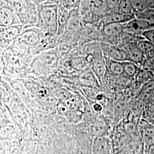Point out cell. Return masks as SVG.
<instances>
[{"instance_id": "obj_1", "label": "cell", "mask_w": 154, "mask_h": 154, "mask_svg": "<svg viewBox=\"0 0 154 154\" xmlns=\"http://www.w3.org/2000/svg\"><path fill=\"white\" fill-rule=\"evenodd\" d=\"M1 1L14 11L24 28L37 24L38 21L37 6L31 0Z\"/></svg>"}, {"instance_id": "obj_2", "label": "cell", "mask_w": 154, "mask_h": 154, "mask_svg": "<svg viewBox=\"0 0 154 154\" xmlns=\"http://www.w3.org/2000/svg\"><path fill=\"white\" fill-rule=\"evenodd\" d=\"M37 9L38 21L36 26L48 36L57 35L58 6L42 4L37 6Z\"/></svg>"}, {"instance_id": "obj_3", "label": "cell", "mask_w": 154, "mask_h": 154, "mask_svg": "<svg viewBox=\"0 0 154 154\" xmlns=\"http://www.w3.org/2000/svg\"><path fill=\"white\" fill-rule=\"evenodd\" d=\"M18 24L21 23L14 11L6 4L1 5L0 8L1 28H7Z\"/></svg>"}, {"instance_id": "obj_4", "label": "cell", "mask_w": 154, "mask_h": 154, "mask_svg": "<svg viewBox=\"0 0 154 154\" xmlns=\"http://www.w3.org/2000/svg\"><path fill=\"white\" fill-rule=\"evenodd\" d=\"M93 55L94 59L91 63V68L98 79L99 81L100 82L102 79L105 76L107 69L106 60L105 59L102 50L98 51Z\"/></svg>"}, {"instance_id": "obj_5", "label": "cell", "mask_w": 154, "mask_h": 154, "mask_svg": "<svg viewBox=\"0 0 154 154\" xmlns=\"http://www.w3.org/2000/svg\"><path fill=\"white\" fill-rule=\"evenodd\" d=\"M39 32L36 28L30 26L25 27L21 35L18 38L20 42L23 44L32 46L37 44L40 39Z\"/></svg>"}, {"instance_id": "obj_6", "label": "cell", "mask_w": 154, "mask_h": 154, "mask_svg": "<svg viewBox=\"0 0 154 154\" xmlns=\"http://www.w3.org/2000/svg\"><path fill=\"white\" fill-rule=\"evenodd\" d=\"M84 25L79 9L72 10L70 11V17L66 33H78L81 32Z\"/></svg>"}, {"instance_id": "obj_7", "label": "cell", "mask_w": 154, "mask_h": 154, "mask_svg": "<svg viewBox=\"0 0 154 154\" xmlns=\"http://www.w3.org/2000/svg\"><path fill=\"white\" fill-rule=\"evenodd\" d=\"M125 29H127L130 32L143 33L146 31L154 29V23L135 17L129 22L125 23Z\"/></svg>"}, {"instance_id": "obj_8", "label": "cell", "mask_w": 154, "mask_h": 154, "mask_svg": "<svg viewBox=\"0 0 154 154\" xmlns=\"http://www.w3.org/2000/svg\"><path fill=\"white\" fill-rule=\"evenodd\" d=\"M135 17H134L127 16L124 15L118 11H111L108 12L105 16L99 22L100 27L103 25L110 23H126L129 22Z\"/></svg>"}, {"instance_id": "obj_9", "label": "cell", "mask_w": 154, "mask_h": 154, "mask_svg": "<svg viewBox=\"0 0 154 154\" xmlns=\"http://www.w3.org/2000/svg\"><path fill=\"white\" fill-rule=\"evenodd\" d=\"M104 52L108 58L114 61L124 62L129 61L128 55L126 50L121 49L114 46L105 45L102 48Z\"/></svg>"}, {"instance_id": "obj_10", "label": "cell", "mask_w": 154, "mask_h": 154, "mask_svg": "<svg viewBox=\"0 0 154 154\" xmlns=\"http://www.w3.org/2000/svg\"><path fill=\"white\" fill-rule=\"evenodd\" d=\"M70 17V11H69L63 6L60 5L58 6L57 13L58 31L57 36H61L66 33V29Z\"/></svg>"}, {"instance_id": "obj_11", "label": "cell", "mask_w": 154, "mask_h": 154, "mask_svg": "<svg viewBox=\"0 0 154 154\" xmlns=\"http://www.w3.org/2000/svg\"><path fill=\"white\" fill-rule=\"evenodd\" d=\"M93 0H81L79 11L85 25L92 23Z\"/></svg>"}, {"instance_id": "obj_12", "label": "cell", "mask_w": 154, "mask_h": 154, "mask_svg": "<svg viewBox=\"0 0 154 154\" xmlns=\"http://www.w3.org/2000/svg\"><path fill=\"white\" fill-rule=\"evenodd\" d=\"M107 11V0H93L92 23H99Z\"/></svg>"}, {"instance_id": "obj_13", "label": "cell", "mask_w": 154, "mask_h": 154, "mask_svg": "<svg viewBox=\"0 0 154 154\" xmlns=\"http://www.w3.org/2000/svg\"><path fill=\"white\" fill-rule=\"evenodd\" d=\"M79 80L81 84L85 87L94 88L98 86L99 80L91 67L81 72Z\"/></svg>"}, {"instance_id": "obj_14", "label": "cell", "mask_w": 154, "mask_h": 154, "mask_svg": "<svg viewBox=\"0 0 154 154\" xmlns=\"http://www.w3.org/2000/svg\"><path fill=\"white\" fill-rule=\"evenodd\" d=\"M93 147L95 154H109L111 149L110 139L105 136L97 137L94 140Z\"/></svg>"}, {"instance_id": "obj_15", "label": "cell", "mask_w": 154, "mask_h": 154, "mask_svg": "<svg viewBox=\"0 0 154 154\" xmlns=\"http://www.w3.org/2000/svg\"><path fill=\"white\" fill-rule=\"evenodd\" d=\"M101 28L103 34L107 37L118 36L125 29V23H107L103 25Z\"/></svg>"}, {"instance_id": "obj_16", "label": "cell", "mask_w": 154, "mask_h": 154, "mask_svg": "<svg viewBox=\"0 0 154 154\" xmlns=\"http://www.w3.org/2000/svg\"><path fill=\"white\" fill-rule=\"evenodd\" d=\"M24 28L22 24H18L7 28H1V35L7 40H13L18 38Z\"/></svg>"}, {"instance_id": "obj_17", "label": "cell", "mask_w": 154, "mask_h": 154, "mask_svg": "<svg viewBox=\"0 0 154 154\" xmlns=\"http://www.w3.org/2000/svg\"><path fill=\"white\" fill-rule=\"evenodd\" d=\"M126 51L128 55L129 61L133 62L136 64H142L145 60L144 54L138 49L137 45L129 46Z\"/></svg>"}, {"instance_id": "obj_18", "label": "cell", "mask_w": 154, "mask_h": 154, "mask_svg": "<svg viewBox=\"0 0 154 154\" xmlns=\"http://www.w3.org/2000/svg\"><path fill=\"white\" fill-rule=\"evenodd\" d=\"M70 66L77 71H85L91 67V63L86 57L78 56L72 58L70 61Z\"/></svg>"}, {"instance_id": "obj_19", "label": "cell", "mask_w": 154, "mask_h": 154, "mask_svg": "<svg viewBox=\"0 0 154 154\" xmlns=\"http://www.w3.org/2000/svg\"><path fill=\"white\" fill-rule=\"evenodd\" d=\"M118 11L127 16L135 17V12L130 0H120Z\"/></svg>"}, {"instance_id": "obj_20", "label": "cell", "mask_w": 154, "mask_h": 154, "mask_svg": "<svg viewBox=\"0 0 154 154\" xmlns=\"http://www.w3.org/2000/svg\"><path fill=\"white\" fill-rule=\"evenodd\" d=\"M153 77L154 74L152 71L143 69L138 71L137 75L135 76V78L138 84L144 85L146 83L149 82Z\"/></svg>"}, {"instance_id": "obj_21", "label": "cell", "mask_w": 154, "mask_h": 154, "mask_svg": "<svg viewBox=\"0 0 154 154\" xmlns=\"http://www.w3.org/2000/svg\"><path fill=\"white\" fill-rule=\"evenodd\" d=\"M106 62L107 68H109L112 74L116 75H121L124 73V68L122 62L114 61L109 59L108 62L106 60Z\"/></svg>"}, {"instance_id": "obj_22", "label": "cell", "mask_w": 154, "mask_h": 154, "mask_svg": "<svg viewBox=\"0 0 154 154\" xmlns=\"http://www.w3.org/2000/svg\"><path fill=\"white\" fill-rule=\"evenodd\" d=\"M122 63L124 68V73L127 76L130 78L135 77L139 70L137 64L130 61H124Z\"/></svg>"}, {"instance_id": "obj_23", "label": "cell", "mask_w": 154, "mask_h": 154, "mask_svg": "<svg viewBox=\"0 0 154 154\" xmlns=\"http://www.w3.org/2000/svg\"><path fill=\"white\" fill-rule=\"evenodd\" d=\"M107 129V127L105 122L101 119H97L92 127V131L96 137L103 136Z\"/></svg>"}, {"instance_id": "obj_24", "label": "cell", "mask_w": 154, "mask_h": 154, "mask_svg": "<svg viewBox=\"0 0 154 154\" xmlns=\"http://www.w3.org/2000/svg\"><path fill=\"white\" fill-rule=\"evenodd\" d=\"M144 142L149 147L154 145V127L149 126L144 128Z\"/></svg>"}, {"instance_id": "obj_25", "label": "cell", "mask_w": 154, "mask_h": 154, "mask_svg": "<svg viewBox=\"0 0 154 154\" xmlns=\"http://www.w3.org/2000/svg\"><path fill=\"white\" fill-rule=\"evenodd\" d=\"M135 17L154 23V9L149 8L143 11L135 13Z\"/></svg>"}, {"instance_id": "obj_26", "label": "cell", "mask_w": 154, "mask_h": 154, "mask_svg": "<svg viewBox=\"0 0 154 154\" xmlns=\"http://www.w3.org/2000/svg\"><path fill=\"white\" fill-rule=\"evenodd\" d=\"M137 46L144 55L149 54L154 51V44L147 39L138 41Z\"/></svg>"}, {"instance_id": "obj_27", "label": "cell", "mask_w": 154, "mask_h": 154, "mask_svg": "<svg viewBox=\"0 0 154 154\" xmlns=\"http://www.w3.org/2000/svg\"><path fill=\"white\" fill-rule=\"evenodd\" d=\"M135 13L143 11L149 8L147 0H130Z\"/></svg>"}, {"instance_id": "obj_28", "label": "cell", "mask_w": 154, "mask_h": 154, "mask_svg": "<svg viewBox=\"0 0 154 154\" xmlns=\"http://www.w3.org/2000/svg\"><path fill=\"white\" fill-rule=\"evenodd\" d=\"M80 2L81 0H62L61 5L69 11H71L79 9Z\"/></svg>"}, {"instance_id": "obj_29", "label": "cell", "mask_w": 154, "mask_h": 154, "mask_svg": "<svg viewBox=\"0 0 154 154\" xmlns=\"http://www.w3.org/2000/svg\"><path fill=\"white\" fill-rule=\"evenodd\" d=\"M41 59L43 62H45L48 65H53L57 61V58L55 54L51 53L44 54L42 56Z\"/></svg>"}, {"instance_id": "obj_30", "label": "cell", "mask_w": 154, "mask_h": 154, "mask_svg": "<svg viewBox=\"0 0 154 154\" xmlns=\"http://www.w3.org/2000/svg\"><path fill=\"white\" fill-rule=\"evenodd\" d=\"M142 65L145 69L151 71L154 70V56H151L148 57L147 59H145Z\"/></svg>"}, {"instance_id": "obj_31", "label": "cell", "mask_w": 154, "mask_h": 154, "mask_svg": "<svg viewBox=\"0 0 154 154\" xmlns=\"http://www.w3.org/2000/svg\"><path fill=\"white\" fill-rule=\"evenodd\" d=\"M120 0H107L108 11H118V7Z\"/></svg>"}, {"instance_id": "obj_32", "label": "cell", "mask_w": 154, "mask_h": 154, "mask_svg": "<svg viewBox=\"0 0 154 154\" xmlns=\"http://www.w3.org/2000/svg\"><path fill=\"white\" fill-rule=\"evenodd\" d=\"M142 35L146 39L154 44V28L144 32L142 33Z\"/></svg>"}, {"instance_id": "obj_33", "label": "cell", "mask_w": 154, "mask_h": 154, "mask_svg": "<svg viewBox=\"0 0 154 154\" xmlns=\"http://www.w3.org/2000/svg\"><path fill=\"white\" fill-rule=\"evenodd\" d=\"M62 0H47V1L43 4L46 5H60Z\"/></svg>"}, {"instance_id": "obj_34", "label": "cell", "mask_w": 154, "mask_h": 154, "mask_svg": "<svg viewBox=\"0 0 154 154\" xmlns=\"http://www.w3.org/2000/svg\"><path fill=\"white\" fill-rule=\"evenodd\" d=\"M94 109L97 112H100L103 110V107L102 105H100L99 103H95L94 105Z\"/></svg>"}, {"instance_id": "obj_35", "label": "cell", "mask_w": 154, "mask_h": 154, "mask_svg": "<svg viewBox=\"0 0 154 154\" xmlns=\"http://www.w3.org/2000/svg\"><path fill=\"white\" fill-rule=\"evenodd\" d=\"M31 1H33L37 6L42 5L47 1V0H31Z\"/></svg>"}, {"instance_id": "obj_36", "label": "cell", "mask_w": 154, "mask_h": 154, "mask_svg": "<svg viewBox=\"0 0 154 154\" xmlns=\"http://www.w3.org/2000/svg\"><path fill=\"white\" fill-rule=\"evenodd\" d=\"M149 3V8L154 9V0H147Z\"/></svg>"}, {"instance_id": "obj_37", "label": "cell", "mask_w": 154, "mask_h": 154, "mask_svg": "<svg viewBox=\"0 0 154 154\" xmlns=\"http://www.w3.org/2000/svg\"><path fill=\"white\" fill-rule=\"evenodd\" d=\"M149 97L151 98V99L152 100V101L154 102V90L149 95Z\"/></svg>"}]
</instances>
